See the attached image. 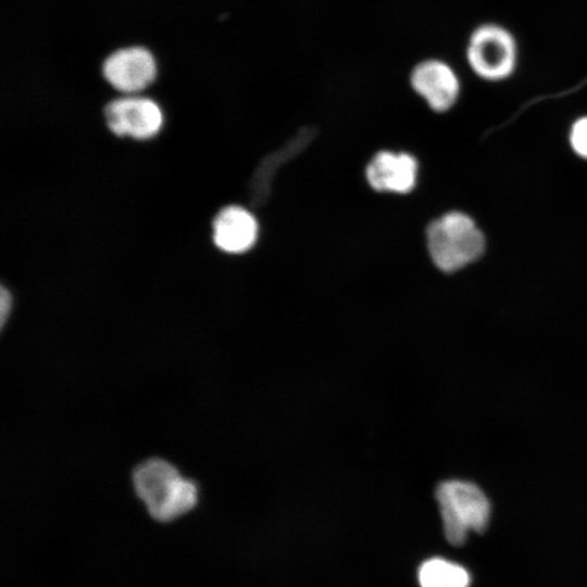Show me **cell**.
Segmentation results:
<instances>
[{"label": "cell", "mask_w": 587, "mask_h": 587, "mask_svg": "<svg viewBox=\"0 0 587 587\" xmlns=\"http://www.w3.org/2000/svg\"><path fill=\"white\" fill-rule=\"evenodd\" d=\"M13 299L11 291L5 287L0 288V324L1 328L4 327L12 311Z\"/></svg>", "instance_id": "obj_13"}, {"label": "cell", "mask_w": 587, "mask_h": 587, "mask_svg": "<svg viewBox=\"0 0 587 587\" xmlns=\"http://www.w3.org/2000/svg\"><path fill=\"white\" fill-rule=\"evenodd\" d=\"M137 497L159 522H171L192 510L199 498L197 484L179 474L168 461L151 458L133 471Z\"/></svg>", "instance_id": "obj_1"}, {"label": "cell", "mask_w": 587, "mask_h": 587, "mask_svg": "<svg viewBox=\"0 0 587 587\" xmlns=\"http://www.w3.org/2000/svg\"><path fill=\"white\" fill-rule=\"evenodd\" d=\"M259 226L253 214L239 205L221 209L212 222V239L217 249L237 254L250 250L258 238Z\"/></svg>", "instance_id": "obj_8"}, {"label": "cell", "mask_w": 587, "mask_h": 587, "mask_svg": "<svg viewBox=\"0 0 587 587\" xmlns=\"http://www.w3.org/2000/svg\"><path fill=\"white\" fill-rule=\"evenodd\" d=\"M314 137L313 128L300 130L282 148L265 157L255 168L249 184V200L253 207H262L270 198L271 185L276 170L299 154Z\"/></svg>", "instance_id": "obj_10"}, {"label": "cell", "mask_w": 587, "mask_h": 587, "mask_svg": "<svg viewBox=\"0 0 587 587\" xmlns=\"http://www.w3.org/2000/svg\"><path fill=\"white\" fill-rule=\"evenodd\" d=\"M570 140L574 151L587 159V116L574 123L571 129Z\"/></svg>", "instance_id": "obj_12"}, {"label": "cell", "mask_w": 587, "mask_h": 587, "mask_svg": "<svg viewBox=\"0 0 587 587\" xmlns=\"http://www.w3.org/2000/svg\"><path fill=\"white\" fill-rule=\"evenodd\" d=\"M411 84L437 112L450 109L460 93L457 74L447 63L439 60H427L416 65L411 75Z\"/></svg>", "instance_id": "obj_7"}, {"label": "cell", "mask_w": 587, "mask_h": 587, "mask_svg": "<svg viewBox=\"0 0 587 587\" xmlns=\"http://www.w3.org/2000/svg\"><path fill=\"white\" fill-rule=\"evenodd\" d=\"M427 248L434 264L452 273L475 261L484 252L485 239L473 220L450 212L433 221L426 230Z\"/></svg>", "instance_id": "obj_3"}, {"label": "cell", "mask_w": 587, "mask_h": 587, "mask_svg": "<svg viewBox=\"0 0 587 587\" xmlns=\"http://www.w3.org/2000/svg\"><path fill=\"white\" fill-rule=\"evenodd\" d=\"M466 59L473 72L491 82L512 75L517 62V46L514 36L503 26L487 23L471 34Z\"/></svg>", "instance_id": "obj_4"}, {"label": "cell", "mask_w": 587, "mask_h": 587, "mask_svg": "<svg viewBox=\"0 0 587 587\" xmlns=\"http://www.w3.org/2000/svg\"><path fill=\"white\" fill-rule=\"evenodd\" d=\"M421 587H469L471 577L460 564L442 558H430L419 569Z\"/></svg>", "instance_id": "obj_11"}, {"label": "cell", "mask_w": 587, "mask_h": 587, "mask_svg": "<svg viewBox=\"0 0 587 587\" xmlns=\"http://www.w3.org/2000/svg\"><path fill=\"white\" fill-rule=\"evenodd\" d=\"M365 173L373 189L405 193L415 186L417 162L408 153L380 151L367 164Z\"/></svg>", "instance_id": "obj_9"}, {"label": "cell", "mask_w": 587, "mask_h": 587, "mask_svg": "<svg viewBox=\"0 0 587 587\" xmlns=\"http://www.w3.org/2000/svg\"><path fill=\"white\" fill-rule=\"evenodd\" d=\"M446 539L461 546L469 533H483L489 523L491 504L484 490L473 482L447 479L435 491Z\"/></svg>", "instance_id": "obj_2"}, {"label": "cell", "mask_w": 587, "mask_h": 587, "mask_svg": "<svg viewBox=\"0 0 587 587\" xmlns=\"http://www.w3.org/2000/svg\"><path fill=\"white\" fill-rule=\"evenodd\" d=\"M105 80L124 95H137L157 77V62L152 53L140 46L121 48L102 64Z\"/></svg>", "instance_id": "obj_6"}, {"label": "cell", "mask_w": 587, "mask_h": 587, "mask_svg": "<svg viewBox=\"0 0 587 587\" xmlns=\"http://www.w3.org/2000/svg\"><path fill=\"white\" fill-rule=\"evenodd\" d=\"M104 121L117 137L136 140L154 138L162 129L164 115L160 105L148 97L124 95L104 107Z\"/></svg>", "instance_id": "obj_5"}]
</instances>
